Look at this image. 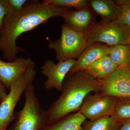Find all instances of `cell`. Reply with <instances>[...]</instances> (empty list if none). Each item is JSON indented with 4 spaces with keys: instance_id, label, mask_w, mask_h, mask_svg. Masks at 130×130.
<instances>
[{
    "instance_id": "cell-1",
    "label": "cell",
    "mask_w": 130,
    "mask_h": 130,
    "mask_svg": "<svg viewBox=\"0 0 130 130\" xmlns=\"http://www.w3.org/2000/svg\"><path fill=\"white\" fill-rule=\"evenodd\" d=\"M72 8L45 5L31 1L18 11H13L5 17L0 32V53L5 59L12 62L20 52H26L18 46L16 41L21 35L46 23L50 19L62 17Z\"/></svg>"
},
{
    "instance_id": "cell-2",
    "label": "cell",
    "mask_w": 130,
    "mask_h": 130,
    "mask_svg": "<svg viewBox=\"0 0 130 130\" xmlns=\"http://www.w3.org/2000/svg\"><path fill=\"white\" fill-rule=\"evenodd\" d=\"M101 90L100 81L84 71L67 75L60 96L46 110L47 124L78 111L89 94L92 92H100Z\"/></svg>"
},
{
    "instance_id": "cell-3",
    "label": "cell",
    "mask_w": 130,
    "mask_h": 130,
    "mask_svg": "<svg viewBox=\"0 0 130 130\" xmlns=\"http://www.w3.org/2000/svg\"><path fill=\"white\" fill-rule=\"evenodd\" d=\"M24 93V105L20 111L14 113L15 121L9 130H41L47 124V114L42 108L33 83Z\"/></svg>"
},
{
    "instance_id": "cell-4",
    "label": "cell",
    "mask_w": 130,
    "mask_h": 130,
    "mask_svg": "<svg viewBox=\"0 0 130 130\" xmlns=\"http://www.w3.org/2000/svg\"><path fill=\"white\" fill-rule=\"evenodd\" d=\"M61 28L60 38L50 41L48 47L55 51L58 61L78 58L88 47L85 33L73 30L64 24Z\"/></svg>"
},
{
    "instance_id": "cell-5",
    "label": "cell",
    "mask_w": 130,
    "mask_h": 130,
    "mask_svg": "<svg viewBox=\"0 0 130 130\" xmlns=\"http://www.w3.org/2000/svg\"><path fill=\"white\" fill-rule=\"evenodd\" d=\"M36 74L35 68H31L12 83L9 93L0 103V130H6L14 120L16 105L27 87L33 83Z\"/></svg>"
},
{
    "instance_id": "cell-6",
    "label": "cell",
    "mask_w": 130,
    "mask_h": 130,
    "mask_svg": "<svg viewBox=\"0 0 130 130\" xmlns=\"http://www.w3.org/2000/svg\"><path fill=\"white\" fill-rule=\"evenodd\" d=\"M88 46L101 42L108 46L129 45L130 31L117 21L95 23L85 32Z\"/></svg>"
},
{
    "instance_id": "cell-7",
    "label": "cell",
    "mask_w": 130,
    "mask_h": 130,
    "mask_svg": "<svg viewBox=\"0 0 130 130\" xmlns=\"http://www.w3.org/2000/svg\"><path fill=\"white\" fill-rule=\"evenodd\" d=\"M117 98L99 92L89 94L84 100L79 111L90 121L105 116H112L119 102Z\"/></svg>"
},
{
    "instance_id": "cell-8",
    "label": "cell",
    "mask_w": 130,
    "mask_h": 130,
    "mask_svg": "<svg viewBox=\"0 0 130 130\" xmlns=\"http://www.w3.org/2000/svg\"><path fill=\"white\" fill-rule=\"evenodd\" d=\"M99 80L103 94L130 100V67H118L108 77Z\"/></svg>"
},
{
    "instance_id": "cell-9",
    "label": "cell",
    "mask_w": 130,
    "mask_h": 130,
    "mask_svg": "<svg viewBox=\"0 0 130 130\" xmlns=\"http://www.w3.org/2000/svg\"><path fill=\"white\" fill-rule=\"evenodd\" d=\"M75 61V59L70 60L55 64L50 60L46 61L41 67L42 74L47 77L43 84L45 89H55L61 91L65 78Z\"/></svg>"
},
{
    "instance_id": "cell-10",
    "label": "cell",
    "mask_w": 130,
    "mask_h": 130,
    "mask_svg": "<svg viewBox=\"0 0 130 130\" xmlns=\"http://www.w3.org/2000/svg\"><path fill=\"white\" fill-rule=\"evenodd\" d=\"M36 67L31 58H18L12 62L5 61L0 59V80L8 90L12 83L29 69Z\"/></svg>"
},
{
    "instance_id": "cell-11",
    "label": "cell",
    "mask_w": 130,
    "mask_h": 130,
    "mask_svg": "<svg viewBox=\"0 0 130 130\" xmlns=\"http://www.w3.org/2000/svg\"><path fill=\"white\" fill-rule=\"evenodd\" d=\"M93 11L90 7L72 9L63 17L64 24L74 30L85 32L95 23V16Z\"/></svg>"
},
{
    "instance_id": "cell-12",
    "label": "cell",
    "mask_w": 130,
    "mask_h": 130,
    "mask_svg": "<svg viewBox=\"0 0 130 130\" xmlns=\"http://www.w3.org/2000/svg\"><path fill=\"white\" fill-rule=\"evenodd\" d=\"M109 46L95 43L87 48L75 61L67 75H71L79 71H84L100 58L108 56Z\"/></svg>"
},
{
    "instance_id": "cell-13",
    "label": "cell",
    "mask_w": 130,
    "mask_h": 130,
    "mask_svg": "<svg viewBox=\"0 0 130 130\" xmlns=\"http://www.w3.org/2000/svg\"><path fill=\"white\" fill-rule=\"evenodd\" d=\"M89 3L93 11L101 17V23L117 21L120 16V7L114 1L91 0Z\"/></svg>"
},
{
    "instance_id": "cell-14",
    "label": "cell",
    "mask_w": 130,
    "mask_h": 130,
    "mask_svg": "<svg viewBox=\"0 0 130 130\" xmlns=\"http://www.w3.org/2000/svg\"><path fill=\"white\" fill-rule=\"evenodd\" d=\"M86 119L78 111L47 124L41 130H83V124Z\"/></svg>"
},
{
    "instance_id": "cell-15",
    "label": "cell",
    "mask_w": 130,
    "mask_h": 130,
    "mask_svg": "<svg viewBox=\"0 0 130 130\" xmlns=\"http://www.w3.org/2000/svg\"><path fill=\"white\" fill-rule=\"evenodd\" d=\"M117 67L107 56L97 60L84 71L99 80L108 77Z\"/></svg>"
},
{
    "instance_id": "cell-16",
    "label": "cell",
    "mask_w": 130,
    "mask_h": 130,
    "mask_svg": "<svg viewBox=\"0 0 130 130\" xmlns=\"http://www.w3.org/2000/svg\"><path fill=\"white\" fill-rule=\"evenodd\" d=\"M108 56L118 67H130V45L109 46Z\"/></svg>"
},
{
    "instance_id": "cell-17",
    "label": "cell",
    "mask_w": 130,
    "mask_h": 130,
    "mask_svg": "<svg viewBox=\"0 0 130 130\" xmlns=\"http://www.w3.org/2000/svg\"><path fill=\"white\" fill-rule=\"evenodd\" d=\"M120 123L111 116H103L93 121H85L83 130H119Z\"/></svg>"
},
{
    "instance_id": "cell-18",
    "label": "cell",
    "mask_w": 130,
    "mask_h": 130,
    "mask_svg": "<svg viewBox=\"0 0 130 130\" xmlns=\"http://www.w3.org/2000/svg\"><path fill=\"white\" fill-rule=\"evenodd\" d=\"M42 2L48 6L76 9L90 7L89 1L86 0H44Z\"/></svg>"
},
{
    "instance_id": "cell-19",
    "label": "cell",
    "mask_w": 130,
    "mask_h": 130,
    "mask_svg": "<svg viewBox=\"0 0 130 130\" xmlns=\"http://www.w3.org/2000/svg\"><path fill=\"white\" fill-rule=\"evenodd\" d=\"M121 9V14L117 22L130 31V0L115 1Z\"/></svg>"
},
{
    "instance_id": "cell-20",
    "label": "cell",
    "mask_w": 130,
    "mask_h": 130,
    "mask_svg": "<svg viewBox=\"0 0 130 130\" xmlns=\"http://www.w3.org/2000/svg\"><path fill=\"white\" fill-rule=\"evenodd\" d=\"M111 116L120 122L130 120V101L119 102Z\"/></svg>"
},
{
    "instance_id": "cell-21",
    "label": "cell",
    "mask_w": 130,
    "mask_h": 130,
    "mask_svg": "<svg viewBox=\"0 0 130 130\" xmlns=\"http://www.w3.org/2000/svg\"><path fill=\"white\" fill-rule=\"evenodd\" d=\"M13 11L8 0H0V32L3 27L5 17Z\"/></svg>"
},
{
    "instance_id": "cell-22",
    "label": "cell",
    "mask_w": 130,
    "mask_h": 130,
    "mask_svg": "<svg viewBox=\"0 0 130 130\" xmlns=\"http://www.w3.org/2000/svg\"><path fill=\"white\" fill-rule=\"evenodd\" d=\"M8 1L13 11H18L23 9L25 6L31 1L28 0H8Z\"/></svg>"
},
{
    "instance_id": "cell-23",
    "label": "cell",
    "mask_w": 130,
    "mask_h": 130,
    "mask_svg": "<svg viewBox=\"0 0 130 130\" xmlns=\"http://www.w3.org/2000/svg\"><path fill=\"white\" fill-rule=\"evenodd\" d=\"M6 87L0 80V102L2 101L7 95Z\"/></svg>"
},
{
    "instance_id": "cell-24",
    "label": "cell",
    "mask_w": 130,
    "mask_h": 130,
    "mask_svg": "<svg viewBox=\"0 0 130 130\" xmlns=\"http://www.w3.org/2000/svg\"><path fill=\"white\" fill-rule=\"evenodd\" d=\"M122 125L119 130H130V120L121 122Z\"/></svg>"
},
{
    "instance_id": "cell-25",
    "label": "cell",
    "mask_w": 130,
    "mask_h": 130,
    "mask_svg": "<svg viewBox=\"0 0 130 130\" xmlns=\"http://www.w3.org/2000/svg\"><path fill=\"white\" fill-rule=\"evenodd\" d=\"M129 45L130 46V41H129Z\"/></svg>"
},
{
    "instance_id": "cell-26",
    "label": "cell",
    "mask_w": 130,
    "mask_h": 130,
    "mask_svg": "<svg viewBox=\"0 0 130 130\" xmlns=\"http://www.w3.org/2000/svg\"><path fill=\"white\" fill-rule=\"evenodd\" d=\"M0 103H1V102H0Z\"/></svg>"
}]
</instances>
